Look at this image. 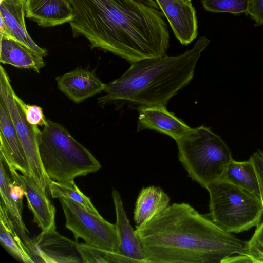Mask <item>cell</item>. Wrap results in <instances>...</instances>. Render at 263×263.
I'll use <instances>...</instances> for the list:
<instances>
[{
	"mask_svg": "<svg viewBox=\"0 0 263 263\" xmlns=\"http://www.w3.org/2000/svg\"><path fill=\"white\" fill-rule=\"evenodd\" d=\"M25 112L26 120L31 125L44 126L47 124V119L41 107L35 105L26 104Z\"/></svg>",
	"mask_w": 263,
	"mask_h": 263,
	"instance_id": "4316f807",
	"label": "cell"
},
{
	"mask_svg": "<svg viewBox=\"0 0 263 263\" xmlns=\"http://www.w3.org/2000/svg\"><path fill=\"white\" fill-rule=\"evenodd\" d=\"M32 240L42 262H83L78 241L60 235L55 229L42 232Z\"/></svg>",
	"mask_w": 263,
	"mask_h": 263,
	"instance_id": "8fae6325",
	"label": "cell"
},
{
	"mask_svg": "<svg viewBox=\"0 0 263 263\" xmlns=\"http://www.w3.org/2000/svg\"><path fill=\"white\" fill-rule=\"evenodd\" d=\"M78 250L83 262L120 263V257L116 253L107 251L87 243H78Z\"/></svg>",
	"mask_w": 263,
	"mask_h": 263,
	"instance_id": "d4e9b609",
	"label": "cell"
},
{
	"mask_svg": "<svg viewBox=\"0 0 263 263\" xmlns=\"http://www.w3.org/2000/svg\"><path fill=\"white\" fill-rule=\"evenodd\" d=\"M170 198L160 187H142L137 197L134 211L136 227L143 224L164 211L170 205Z\"/></svg>",
	"mask_w": 263,
	"mask_h": 263,
	"instance_id": "d6986e66",
	"label": "cell"
},
{
	"mask_svg": "<svg viewBox=\"0 0 263 263\" xmlns=\"http://www.w3.org/2000/svg\"><path fill=\"white\" fill-rule=\"evenodd\" d=\"M260 263H263V259L260 260Z\"/></svg>",
	"mask_w": 263,
	"mask_h": 263,
	"instance_id": "d6a6232c",
	"label": "cell"
},
{
	"mask_svg": "<svg viewBox=\"0 0 263 263\" xmlns=\"http://www.w3.org/2000/svg\"><path fill=\"white\" fill-rule=\"evenodd\" d=\"M8 167L12 179L23 187L28 206L33 214L34 221L42 232L55 229V209L47 197L46 191L29 173H22L21 175L14 168Z\"/></svg>",
	"mask_w": 263,
	"mask_h": 263,
	"instance_id": "9c48e42d",
	"label": "cell"
},
{
	"mask_svg": "<svg viewBox=\"0 0 263 263\" xmlns=\"http://www.w3.org/2000/svg\"><path fill=\"white\" fill-rule=\"evenodd\" d=\"M253 263L252 258L247 254H240L236 256H231L226 259L223 263Z\"/></svg>",
	"mask_w": 263,
	"mask_h": 263,
	"instance_id": "4dcf8cb0",
	"label": "cell"
},
{
	"mask_svg": "<svg viewBox=\"0 0 263 263\" xmlns=\"http://www.w3.org/2000/svg\"><path fill=\"white\" fill-rule=\"evenodd\" d=\"M137 132L154 130L176 140L192 128L182 120L169 112L165 106L157 105L138 108Z\"/></svg>",
	"mask_w": 263,
	"mask_h": 263,
	"instance_id": "4fadbf2b",
	"label": "cell"
},
{
	"mask_svg": "<svg viewBox=\"0 0 263 263\" xmlns=\"http://www.w3.org/2000/svg\"><path fill=\"white\" fill-rule=\"evenodd\" d=\"M66 219L65 227L72 232L76 241L118 254V243L115 224L96 215L67 198H58Z\"/></svg>",
	"mask_w": 263,
	"mask_h": 263,
	"instance_id": "ba28073f",
	"label": "cell"
},
{
	"mask_svg": "<svg viewBox=\"0 0 263 263\" xmlns=\"http://www.w3.org/2000/svg\"><path fill=\"white\" fill-rule=\"evenodd\" d=\"M74 37L91 49L109 51L130 63L166 55L170 45L166 19L155 0H69Z\"/></svg>",
	"mask_w": 263,
	"mask_h": 263,
	"instance_id": "6da1fadb",
	"label": "cell"
},
{
	"mask_svg": "<svg viewBox=\"0 0 263 263\" xmlns=\"http://www.w3.org/2000/svg\"><path fill=\"white\" fill-rule=\"evenodd\" d=\"M0 62L39 73L45 66L43 57L12 38L1 36Z\"/></svg>",
	"mask_w": 263,
	"mask_h": 263,
	"instance_id": "ac0fdd59",
	"label": "cell"
},
{
	"mask_svg": "<svg viewBox=\"0 0 263 263\" xmlns=\"http://www.w3.org/2000/svg\"><path fill=\"white\" fill-rule=\"evenodd\" d=\"M111 195L116 212L118 254L122 263H147L140 241L127 217L119 192L114 189Z\"/></svg>",
	"mask_w": 263,
	"mask_h": 263,
	"instance_id": "7c38bea8",
	"label": "cell"
},
{
	"mask_svg": "<svg viewBox=\"0 0 263 263\" xmlns=\"http://www.w3.org/2000/svg\"><path fill=\"white\" fill-rule=\"evenodd\" d=\"M247 15L255 22V26L263 25V0H250Z\"/></svg>",
	"mask_w": 263,
	"mask_h": 263,
	"instance_id": "f1b7e54d",
	"label": "cell"
},
{
	"mask_svg": "<svg viewBox=\"0 0 263 263\" xmlns=\"http://www.w3.org/2000/svg\"><path fill=\"white\" fill-rule=\"evenodd\" d=\"M48 189L52 198H68L79 204L89 212L100 216L90 199L80 191L74 181L58 182L50 180Z\"/></svg>",
	"mask_w": 263,
	"mask_h": 263,
	"instance_id": "603a6c76",
	"label": "cell"
},
{
	"mask_svg": "<svg viewBox=\"0 0 263 263\" xmlns=\"http://www.w3.org/2000/svg\"><path fill=\"white\" fill-rule=\"evenodd\" d=\"M201 2L210 12L247 14L250 0H201Z\"/></svg>",
	"mask_w": 263,
	"mask_h": 263,
	"instance_id": "cb8c5ba5",
	"label": "cell"
},
{
	"mask_svg": "<svg viewBox=\"0 0 263 263\" xmlns=\"http://www.w3.org/2000/svg\"><path fill=\"white\" fill-rule=\"evenodd\" d=\"M26 0H0V17L6 27V36L23 44L42 57L46 48L40 47L28 33L25 20Z\"/></svg>",
	"mask_w": 263,
	"mask_h": 263,
	"instance_id": "5bb4252c",
	"label": "cell"
},
{
	"mask_svg": "<svg viewBox=\"0 0 263 263\" xmlns=\"http://www.w3.org/2000/svg\"><path fill=\"white\" fill-rule=\"evenodd\" d=\"M11 175L9 168L3 158L0 157V193L1 202L5 206L15 226L16 231L29 249L33 261L39 258L32 239L27 235L28 231L22 217V212L18 205L11 198L9 184Z\"/></svg>",
	"mask_w": 263,
	"mask_h": 263,
	"instance_id": "ffe728a7",
	"label": "cell"
},
{
	"mask_svg": "<svg viewBox=\"0 0 263 263\" xmlns=\"http://www.w3.org/2000/svg\"><path fill=\"white\" fill-rule=\"evenodd\" d=\"M135 232L147 263H223L246 242L187 203H174Z\"/></svg>",
	"mask_w": 263,
	"mask_h": 263,
	"instance_id": "7a4b0ae2",
	"label": "cell"
},
{
	"mask_svg": "<svg viewBox=\"0 0 263 263\" xmlns=\"http://www.w3.org/2000/svg\"><path fill=\"white\" fill-rule=\"evenodd\" d=\"M221 179L246 190L260 199L258 179L250 158L243 161H237L232 159Z\"/></svg>",
	"mask_w": 263,
	"mask_h": 263,
	"instance_id": "7402d4cb",
	"label": "cell"
},
{
	"mask_svg": "<svg viewBox=\"0 0 263 263\" xmlns=\"http://www.w3.org/2000/svg\"><path fill=\"white\" fill-rule=\"evenodd\" d=\"M210 43L201 36L193 47L184 53L141 60L131 63L120 77L106 84L105 95L98 98L102 106L122 102L137 109L165 106L178 91L192 80L196 63Z\"/></svg>",
	"mask_w": 263,
	"mask_h": 263,
	"instance_id": "3957f363",
	"label": "cell"
},
{
	"mask_svg": "<svg viewBox=\"0 0 263 263\" xmlns=\"http://www.w3.org/2000/svg\"><path fill=\"white\" fill-rule=\"evenodd\" d=\"M175 141L178 159L188 176L205 189L222 178L233 159L225 141L203 125L192 128Z\"/></svg>",
	"mask_w": 263,
	"mask_h": 263,
	"instance_id": "5b68a950",
	"label": "cell"
},
{
	"mask_svg": "<svg viewBox=\"0 0 263 263\" xmlns=\"http://www.w3.org/2000/svg\"><path fill=\"white\" fill-rule=\"evenodd\" d=\"M9 191L11 198L22 211L23 198L25 196V192L22 186L13 179L12 177L9 184Z\"/></svg>",
	"mask_w": 263,
	"mask_h": 263,
	"instance_id": "f546056e",
	"label": "cell"
},
{
	"mask_svg": "<svg viewBox=\"0 0 263 263\" xmlns=\"http://www.w3.org/2000/svg\"><path fill=\"white\" fill-rule=\"evenodd\" d=\"M254 165L258 179L260 199L263 204V151L258 149L250 158Z\"/></svg>",
	"mask_w": 263,
	"mask_h": 263,
	"instance_id": "83f0119b",
	"label": "cell"
},
{
	"mask_svg": "<svg viewBox=\"0 0 263 263\" xmlns=\"http://www.w3.org/2000/svg\"><path fill=\"white\" fill-rule=\"evenodd\" d=\"M0 157L7 165L29 173L27 160L11 116L0 99Z\"/></svg>",
	"mask_w": 263,
	"mask_h": 263,
	"instance_id": "9a60e30c",
	"label": "cell"
},
{
	"mask_svg": "<svg viewBox=\"0 0 263 263\" xmlns=\"http://www.w3.org/2000/svg\"><path fill=\"white\" fill-rule=\"evenodd\" d=\"M39 151L44 170L51 180L74 181L101 167L93 155L63 125L50 120L41 130Z\"/></svg>",
	"mask_w": 263,
	"mask_h": 263,
	"instance_id": "277c9868",
	"label": "cell"
},
{
	"mask_svg": "<svg viewBox=\"0 0 263 263\" xmlns=\"http://www.w3.org/2000/svg\"><path fill=\"white\" fill-rule=\"evenodd\" d=\"M0 241L5 249L16 259L33 263L30 252L16 231L5 206L0 203Z\"/></svg>",
	"mask_w": 263,
	"mask_h": 263,
	"instance_id": "44dd1931",
	"label": "cell"
},
{
	"mask_svg": "<svg viewBox=\"0 0 263 263\" xmlns=\"http://www.w3.org/2000/svg\"><path fill=\"white\" fill-rule=\"evenodd\" d=\"M67 1H69V0H67Z\"/></svg>",
	"mask_w": 263,
	"mask_h": 263,
	"instance_id": "836d02e7",
	"label": "cell"
},
{
	"mask_svg": "<svg viewBox=\"0 0 263 263\" xmlns=\"http://www.w3.org/2000/svg\"><path fill=\"white\" fill-rule=\"evenodd\" d=\"M58 88L76 103L103 91L106 84L92 71L81 68L55 78Z\"/></svg>",
	"mask_w": 263,
	"mask_h": 263,
	"instance_id": "2e32d148",
	"label": "cell"
},
{
	"mask_svg": "<svg viewBox=\"0 0 263 263\" xmlns=\"http://www.w3.org/2000/svg\"><path fill=\"white\" fill-rule=\"evenodd\" d=\"M155 1L181 44L187 45L197 37L198 21L192 3L184 0Z\"/></svg>",
	"mask_w": 263,
	"mask_h": 263,
	"instance_id": "30bf717a",
	"label": "cell"
},
{
	"mask_svg": "<svg viewBox=\"0 0 263 263\" xmlns=\"http://www.w3.org/2000/svg\"><path fill=\"white\" fill-rule=\"evenodd\" d=\"M0 99L6 105L22 145L30 175L46 191L51 180L42 165L39 151V139L41 130L38 126L29 124L26 118V103L16 94L7 72L0 66Z\"/></svg>",
	"mask_w": 263,
	"mask_h": 263,
	"instance_id": "52a82bcc",
	"label": "cell"
},
{
	"mask_svg": "<svg viewBox=\"0 0 263 263\" xmlns=\"http://www.w3.org/2000/svg\"><path fill=\"white\" fill-rule=\"evenodd\" d=\"M26 17L42 27L70 22L74 12L67 0H26Z\"/></svg>",
	"mask_w": 263,
	"mask_h": 263,
	"instance_id": "e0dca14e",
	"label": "cell"
},
{
	"mask_svg": "<svg viewBox=\"0 0 263 263\" xmlns=\"http://www.w3.org/2000/svg\"><path fill=\"white\" fill-rule=\"evenodd\" d=\"M210 216L228 233L246 231L260 223L263 204L260 198L221 179L209 184Z\"/></svg>",
	"mask_w": 263,
	"mask_h": 263,
	"instance_id": "8992f818",
	"label": "cell"
},
{
	"mask_svg": "<svg viewBox=\"0 0 263 263\" xmlns=\"http://www.w3.org/2000/svg\"><path fill=\"white\" fill-rule=\"evenodd\" d=\"M184 1L187 2V3H192V0H184Z\"/></svg>",
	"mask_w": 263,
	"mask_h": 263,
	"instance_id": "1f68e13d",
	"label": "cell"
},
{
	"mask_svg": "<svg viewBox=\"0 0 263 263\" xmlns=\"http://www.w3.org/2000/svg\"><path fill=\"white\" fill-rule=\"evenodd\" d=\"M246 254L253 263H260L263 259V221L257 227L250 239L246 242Z\"/></svg>",
	"mask_w": 263,
	"mask_h": 263,
	"instance_id": "484cf974",
	"label": "cell"
}]
</instances>
